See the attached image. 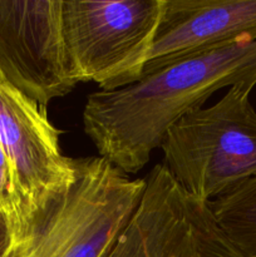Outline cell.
Listing matches in <instances>:
<instances>
[{
  "label": "cell",
  "instance_id": "obj_1",
  "mask_svg": "<svg viewBox=\"0 0 256 257\" xmlns=\"http://www.w3.org/2000/svg\"><path fill=\"white\" fill-rule=\"evenodd\" d=\"M256 85V40L193 55L146 74L130 85L87 97L83 127L99 157L125 175L146 167L182 115L215 92Z\"/></svg>",
  "mask_w": 256,
  "mask_h": 257
},
{
  "label": "cell",
  "instance_id": "obj_2",
  "mask_svg": "<svg viewBox=\"0 0 256 257\" xmlns=\"http://www.w3.org/2000/svg\"><path fill=\"white\" fill-rule=\"evenodd\" d=\"M145 187L99 156L75 158L72 185L3 257H107Z\"/></svg>",
  "mask_w": 256,
  "mask_h": 257
},
{
  "label": "cell",
  "instance_id": "obj_3",
  "mask_svg": "<svg viewBox=\"0 0 256 257\" xmlns=\"http://www.w3.org/2000/svg\"><path fill=\"white\" fill-rule=\"evenodd\" d=\"M163 163L188 195L210 202L256 177V110L250 92L228 88L218 102L186 113L162 141Z\"/></svg>",
  "mask_w": 256,
  "mask_h": 257
},
{
  "label": "cell",
  "instance_id": "obj_4",
  "mask_svg": "<svg viewBox=\"0 0 256 257\" xmlns=\"http://www.w3.org/2000/svg\"><path fill=\"white\" fill-rule=\"evenodd\" d=\"M165 0H62V35L75 82L114 90L136 83Z\"/></svg>",
  "mask_w": 256,
  "mask_h": 257
},
{
  "label": "cell",
  "instance_id": "obj_5",
  "mask_svg": "<svg viewBox=\"0 0 256 257\" xmlns=\"http://www.w3.org/2000/svg\"><path fill=\"white\" fill-rule=\"evenodd\" d=\"M145 181L140 203L107 257H246L210 205L183 191L165 166L156 165Z\"/></svg>",
  "mask_w": 256,
  "mask_h": 257
},
{
  "label": "cell",
  "instance_id": "obj_6",
  "mask_svg": "<svg viewBox=\"0 0 256 257\" xmlns=\"http://www.w3.org/2000/svg\"><path fill=\"white\" fill-rule=\"evenodd\" d=\"M0 77L44 108L74 89L62 0H0Z\"/></svg>",
  "mask_w": 256,
  "mask_h": 257
},
{
  "label": "cell",
  "instance_id": "obj_7",
  "mask_svg": "<svg viewBox=\"0 0 256 257\" xmlns=\"http://www.w3.org/2000/svg\"><path fill=\"white\" fill-rule=\"evenodd\" d=\"M0 146L12 162L30 225L75 178V158L60 148V131L42 107L0 77Z\"/></svg>",
  "mask_w": 256,
  "mask_h": 257
},
{
  "label": "cell",
  "instance_id": "obj_8",
  "mask_svg": "<svg viewBox=\"0 0 256 257\" xmlns=\"http://www.w3.org/2000/svg\"><path fill=\"white\" fill-rule=\"evenodd\" d=\"M255 40L256 0H165L142 77L193 55Z\"/></svg>",
  "mask_w": 256,
  "mask_h": 257
},
{
  "label": "cell",
  "instance_id": "obj_9",
  "mask_svg": "<svg viewBox=\"0 0 256 257\" xmlns=\"http://www.w3.org/2000/svg\"><path fill=\"white\" fill-rule=\"evenodd\" d=\"M216 222L236 248L256 257V177L208 202Z\"/></svg>",
  "mask_w": 256,
  "mask_h": 257
},
{
  "label": "cell",
  "instance_id": "obj_10",
  "mask_svg": "<svg viewBox=\"0 0 256 257\" xmlns=\"http://www.w3.org/2000/svg\"><path fill=\"white\" fill-rule=\"evenodd\" d=\"M0 220L7 226L9 242L20 240L32 228L27 206L18 185L15 171L0 146Z\"/></svg>",
  "mask_w": 256,
  "mask_h": 257
},
{
  "label": "cell",
  "instance_id": "obj_11",
  "mask_svg": "<svg viewBox=\"0 0 256 257\" xmlns=\"http://www.w3.org/2000/svg\"><path fill=\"white\" fill-rule=\"evenodd\" d=\"M8 245H9V236H8L7 226H5L4 221L0 220V257L4 256Z\"/></svg>",
  "mask_w": 256,
  "mask_h": 257
}]
</instances>
